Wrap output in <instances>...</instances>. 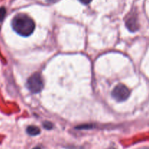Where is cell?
<instances>
[{
    "label": "cell",
    "instance_id": "1",
    "mask_svg": "<svg viewBox=\"0 0 149 149\" xmlns=\"http://www.w3.org/2000/svg\"><path fill=\"white\" fill-rule=\"evenodd\" d=\"M13 30L23 36H29L35 29V23L31 17L26 14H17L12 20Z\"/></svg>",
    "mask_w": 149,
    "mask_h": 149
},
{
    "label": "cell",
    "instance_id": "2",
    "mask_svg": "<svg viewBox=\"0 0 149 149\" xmlns=\"http://www.w3.org/2000/svg\"><path fill=\"white\" fill-rule=\"evenodd\" d=\"M28 89L32 93H39L43 90L44 82L42 76L39 73H35L32 74L27 81Z\"/></svg>",
    "mask_w": 149,
    "mask_h": 149
},
{
    "label": "cell",
    "instance_id": "3",
    "mask_svg": "<svg viewBox=\"0 0 149 149\" xmlns=\"http://www.w3.org/2000/svg\"><path fill=\"white\" fill-rule=\"evenodd\" d=\"M111 95L116 101H125L130 95V91L124 84H118L114 87L111 93Z\"/></svg>",
    "mask_w": 149,
    "mask_h": 149
},
{
    "label": "cell",
    "instance_id": "4",
    "mask_svg": "<svg viewBox=\"0 0 149 149\" xmlns=\"http://www.w3.org/2000/svg\"><path fill=\"white\" fill-rule=\"evenodd\" d=\"M126 26L131 32H135L139 29V23L135 15H131L126 20Z\"/></svg>",
    "mask_w": 149,
    "mask_h": 149
},
{
    "label": "cell",
    "instance_id": "5",
    "mask_svg": "<svg viewBox=\"0 0 149 149\" xmlns=\"http://www.w3.org/2000/svg\"><path fill=\"white\" fill-rule=\"evenodd\" d=\"M26 132L29 135L35 136L40 133V129L36 126H29L26 129Z\"/></svg>",
    "mask_w": 149,
    "mask_h": 149
},
{
    "label": "cell",
    "instance_id": "6",
    "mask_svg": "<svg viewBox=\"0 0 149 149\" xmlns=\"http://www.w3.org/2000/svg\"><path fill=\"white\" fill-rule=\"evenodd\" d=\"M6 15V9L4 7H1L0 8V23L2 22V20H4V17Z\"/></svg>",
    "mask_w": 149,
    "mask_h": 149
},
{
    "label": "cell",
    "instance_id": "7",
    "mask_svg": "<svg viewBox=\"0 0 149 149\" xmlns=\"http://www.w3.org/2000/svg\"><path fill=\"white\" fill-rule=\"evenodd\" d=\"M43 127L47 130H51L53 127V125L49 122H45L43 123Z\"/></svg>",
    "mask_w": 149,
    "mask_h": 149
},
{
    "label": "cell",
    "instance_id": "8",
    "mask_svg": "<svg viewBox=\"0 0 149 149\" xmlns=\"http://www.w3.org/2000/svg\"><path fill=\"white\" fill-rule=\"evenodd\" d=\"M79 1H80L82 4H88L91 2L92 0H79Z\"/></svg>",
    "mask_w": 149,
    "mask_h": 149
},
{
    "label": "cell",
    "instance_id": "9",
    "mask_svg": "<svg viewBox=\"0 0 149 149\" xmlns=\"http://www.w3.org/2000/svg\"><path fill=\"white\" fill-rule=\"evenodd\" d=\"M47 1H49V2H54V1H55L56 0H47Z\"/></svg>",
    "mask_w": 149,
    "mask_h": 149
},
{
    "label": "cell",
    "instance_id": "10",
    "mask_svg": "<svg viewBox=\"0 0 149 149\" xmlns=\"http://www.w3.org/2000/svg\"><path fill=\"white\" fill-rule=\"evenodd\" d=\"M33 149H41L40 147H35V148H33Z\"/></svg>",
    "mask_w": 149,
    "mask_h": 149
},
{
    "label": "cell",
    "instance_id": "11",
    "mask_svg": "<svg viewBox=\"0 0 149 149\" xmlns=\"http://www.w3.org/2000/svg\"><path fill=\"white\" fill-rule=\"evenodd\" d=\"M143 149H149V148H143Z\"/></svg>",
    "mask_w": 149,
    "mask_h": 149
}]
</instances>
